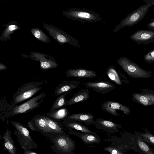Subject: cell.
<instances>
[{
  "label": "cell",
  "mask_w": 154,
  "mask_h": 154,
  "mask_svg": "<svg viewBox=\"0 0 154 154\" xmlns=\"http://www.w3.org/2000/svg\"><path fill=\"white\" fill-rule=\"evenodd\" d=\"M28 125L33 131L40 132L49 139L58 135H67L61 125L57 121L44 116H36L29 121Z\"/></svg>",
  "instance_id": "1"
},
{
  "label": "cell",
  "mask_w": 154,
  "mask_h": 154,
  "mask_svg": "<svg viewBox=\"0 0 154 154\" xmlns=\"http://www.w3.org/2000/svg\"><path fill=\"white\" fill-rule=\"evenodd\" d=\"M117 62L127 74L131 78L148 79L152 76V72L151 70L143 69L125 57H119Z\"/></svg>",
  "instance_id": "2"
},
{
  "label": "cell",
  "mask_w": 154,
  "mask_h": 154,
  "mask_svg": "<svg viewBox=\"0 0 154 154\" xmlns=\"http://www.w3.org/2000/svg\"><path fill=\"white\" fill-rule=\"evenodd\" d=\"M16 130L14 132L20 146L24 150H30L38 148V146L30 136L29 130L20 122L11 121Z\"/></svg>",
  "instance_id": "3"
},
{
  "label": "cell",
  "mask_w": 154,
  "mask_h": 154,
  "mask_svg": "<svg viewBox=\"0 0 154 154\" xmlns=\"http://www.w3.org/2000/svg\"><path fill=\"white\" fill-rule=\"evenodd\" d=\"M152 7L149 4L140 6L122 19L113 30V32H116L123 28L131 27L137 24L143 19L149 8Z\"/></svg>",
  "instance_id": "4"
},
{
  "label": "cell",
  "mask_w": 154,
  "mask_h": 154,
  "mask_svg": "<svg viewBox=\"0 0 154 154\" xmlns=\"http://www.w3.org/2000/svg\"><path fill=\"white\" fill-rule=\"evenodd\" d=\"M63 14L72 20L83 22H96L102 20L101 17L95 11L82 8H71L63 11Z\"/></svg>",
  "instance_id": "5"
},
{
  "label": "cell",
  "mask_w": 154,
  "mask_h": 154,
  "mask_svg": "<svg viewBox=\"0 0 154 154\" xmlns=\"http://www.w3.org/2000/svg\"><path fill=\"white\" fill-rule=\"evenodd\" d=\"M43 82H31L21 86L14 94L12 104L15 105L35 95L40 90Z\"/></svg>",
  "instance_id": "6"
},
{
  "label": "cell",
  "mask_w": 154,
  "mask_h": 154,
  "mask_svg": "<svg viewBox=\"0 0 154 154\" xmlns=\"http://www.w3.org/2000/svg\"><path fill=\"white\" fill-rule=\"evenodd\" d=\"M44 28L54 40L59 44H69L77 48H80L79 41L66 32L50 24L43 23Z\"/></svg>",
  "instance_id": "7"
},
{
  "label": "cell",
  "mask_w": 154,
  "mask_h": 154,
  "mask_svg": "<svg viewBox=\"0 0 154 154\" xmlns=\"http://www.w3.org/2000/svg\"><path fill=\"white\" fill-rule=\"evenodd\" d=\"M49 139L52 143L50 148L56 154H69L74 148V143L67 135H58Z\"/></svg>",
  "instance_id": "8"
},
{
  "label": "cell",
  "mask_w": 154,
  "mask_h": 154,
  "mask_svg": "<svg viewBox=\"0 0 154 154\" xmlns=\"http://www.w3.org/2000/svg\"><path fill=\"white\" fill-rule=\"evenodd\" d=\"M22 56L25 58H29L33 60L40 63V68L43 70H47L56 68L58 66L55 59L52 56L39 52H31L30 54L27 55L21 54Z\"/></svg>",
  "instance_id": "9"
},
{
  "label": "cell",
  "mask_w": 154,
  "mask_h": 154,
  "mask_svg": "<svg viewBox=\"0 0 154 154\" xmlns=\"http://www.w3.org/2000/svg\"><path fill=\"white\" fill-rule=\"evenodd\" d=\"M46 95L45 92H43L24 103L14 106L11 115H13L24 113L39 107L40 104L43 101V98Z\"/></svg>",
  "instance_id": "10"
},
{
  "label": "cell",
  "mask_w": 154,
  "mask_h": 154,
  "mask_svg": "<svg viewBox=\"0 0 154 154\" xmlns=\"http://www.w3.org/2000/svg\"><path fill=\"white\" fill-rule=\"evenodd\" d=\"M86 88H89L102 95L107 94L115 89L114 84L106 81H98L94 82H88L82 83Z\"/></svg>",
  "instance_id": "11"
},
{
  "label": "cell",
  "mask_w": 154,
  "mask_h": 154,
  "mask_svg": "<svg viewBox=\"0 0 154 154\" xmlns=\"http://www.w3.org/2000/svg\"><path fill=\"white\" fill-rule=\"evenodd\" d=\"M132 99L134 102L143 106H148L154 105V91L147 88L141 89L140 93L132 94Z\"/></svg>",
  "instance_id": "12"
},
{
  "label": "cell",
  "mask_w": 154,
  "mask_h": 154,
  "mask_svg": "<svg viewBox=\"0 0 154 154\" xmlns=\"http://www.w3.org/2000/svg\"><path fill=\"white\" fill-rule=\"evenodd\" d=\"M101 108L102 110L115 116L120 115L117 112V110L121 111L126 115H129L131 112L129 108L127 106L118 102L110 100L105 101L102 103Z\"/></svg>",
  "instance_id": "13"
},
{
  "label": "cell",
  "mask_w": 154,
  "mask_h": 154,
  "mask_svg": "<svg viewBox=\"0 0 154 154\" xmlns=\"http://www.w3.org/2000/svg\"><path fill=\"white\" fill-rule=\"evenodd\" d=\"M138 44H147L154 42V32L150 30H138L130 36Z\"/></svg>",
  "instance_id": "14"
},
{
  "label": "cell",
  "mask_w": 154,
  "mask_h": 154,
  "mask_svg": "<svg viewBox=\"0 0 154 154\" xmlns=\"http://www.w3.org/2000/svg\"><path fill=\"white\" fill-rule=\"evenodd\" d=\"M106 72L109 79L119 86L127 84L129 82L127 77L112 66L107 69Z\"/></svg>",
  "instance_id": "15"
},
{
  "label": "cell",
  "mask_w": 154,
  "mask_h": 154,
  "mask_svg": "<svg viewBox=\"0 0 154 154\" xmlns=\"http://www.w3.org/2000/svg\"><path fill=\"white\" fill-rule=\"evenodd\" d=\"M66 75L69 78H92L97 76L95 71L82 68L69 69L66 71Z\"/></svg>",
  "instance_id": "16"
},
{
  "label": "cell",
  "mask_w": 154,
  "mask_h": 154,
  "mask_svg": "<svg viewBox=\"0 0 154 154\" xmlns=\"http://www.w3.org/2000/svg\"><path fill=\"white\" fill-rule=\"evenodd\" d=\"M11 133V132L8 128L1 137L3 142V149L7 151L9 154H17V148L12 139Z\"/></svg>",
  "instance_id": "17"
},
{
  "label": "cell",
  "mask_w": 154,
  "mask_h": 154,
  "mask_svg": "<svg viewBox=\"0 0 154 154\" xmlns=\"http://www.w3.org/2000/svg\"><path fill=\"white\" fill-rule=\"evenodd\" d=\"M94 116L89 112L73 114L67 116L63 120L71 119L83 122L87 125L94 124Z\"/></svg>",
  "instance_id": "18"
},
{
  "label": "cell",
  "mask_w": 154,
  "mask_h": 154,
  "mask_svg": "<svg viewBox=\"0 0 154 154\" xmlns=\"http://www.w3.org/2000/svg\"><path fill=\"white\" fill-rule=\"evenodd\" d=\"M81 83L80 80H66L58 85L55 89L54 95L61 94L77 88Z\"/></svg>",
  "instance_id": "19"
},
{
  "label": "cell",
  "mask_w": 154,
  "mask_h": 154,
  "mask_svg": "<svg viewBox=\"0 0 154 154\" xmlns=\"http://www.w3.org/2000/svg\"><path fill=\"white\" fill-rule=\"evenodd\" d=\"M94 124L97 128L109 132L118 131V128H121L122 126L121 125L110 120L100 118L96 119Z\"/></svg>",
  "instance_id": "20"
},
{
  "label": "cell",
  "mask_w": 154,
  "mask_h": 154,
  "mask_svg": "<svg viewBox=\"0 0 154 154\" xmlns=\"http://www.w3.org/2000/svg\"><path fill=\"white\" fill-rule=\"evenodd\" d=\"M89 92V90L87 88L81 90L75 94L70 99L66 100L64 106L74 105L88 99L90 97Z\"/></svg>",
  "instance_id": "21"
},
{
  "label": "cell",
  "mask_w": 154,
  "mask_h": 154,
  "mask_svg": "<svg viewBox=\"0 0 154 154\" xmlns=\"http://www.w3.org/2000/svg\"><path fill=\"white\" fill-rule=\"evenodd\" d=\"M2 27H5V28L0 37V41H7L8 40H10L11 35L15 31L20 29V27L17 23L14 21H10L8 23L2 26Z\"/></svg>",
  "instance_id": "22"
},
{
  "label": "cell",
  "mask_w": 154,
  "mask_h": 154,
  "mask_svg": "<svg viewBox=\"0 0 154 154\" xmlns=\"http://www.w3.org/2000/svg\"><path fill=\"white\" fill-rule=\"evenodd\" d=\"M62 123L69 129H73L86 134L94 133V132L84 125L81 122L71 119H66L64 120Z\"/></svg>",
  "instance_id": "23"
},
{
  "label": "cell",
  "mask_w": 154,
  "mask_h": 154,
  "mask_svg": "<svg viewBox=\"0 0 154 154\" xmlns=\"http://www.w3.org/2000/svg\"><path fill=\"white\" fill-rule=\"evenodd\" d=\"M134 142L135 148L140 154H154L151 147L136 134L134 138Z\"/></svg>",
  "instance_id": "24"
},
{
  "label": "cell",
  "mask_w": 154,
  "mask_h": 154,
  "mask_svg": "<svg viewBox=\"0 0 154 154\" xmlns=\"http://www.w3.org/2000/svg\"><path fill=\"white\" fill-rule=\"evenodd\" d=\"M30 32L38 40L45 43H48L51 41L49 37L41 29L38 28H33Z\"/></svg>",
  "instance_id": "25"
},
{
  "label": "cell",
  "mask_w": 154,
  "mask_h": 154,
  "mask_svg": "<svg viewBox=\"0 0 154 154\" xmlns=\"http://www.w3.org/2000/svg\"><path fill=\"white\" fill-rule=\"evenodd\" d=\"M71 92L70 91H67L58 96L53 104L49 112H52L64 106L66 100L65 96L66 94Z\"/></svg>",
  "instance_id": "26"
},
{
  "label": "cell",
  "mask_w": 154,
  "mask_h": 154,
  "mask_svg": "<svg viewBox=\"0 0 154 154\" xmlns=\"http://www.w3.org/2000/svg\"><path fill=\"white\" fill-rule=\"evenodd\" d=\"M50 112L49 117L54 120L64 119L69 114L67 109L65 108L57 109Z\"/></svg>",
  "instance_id": "27"
},
{
  "label": "cell",
  "mask_w": 154,
  "mask_h": 154,
  "mask_svg": "<svg viewBox=\"0 0 154 154\" xmlns=\"http://www.w3.org/2000/svg\"><path fill=\"white\" fill-rule=\"evenodd\" d=\"M143 129L144 133L135 131V134L139 136L146 143L154 146V135L146 128H143Z\"/></svg>",
  "instance_id": "28"
},
{
  "label": "cell",
  "mask_w": 154,
  "mask_h": 154,
  "mask_svg": "<svg viewBox=\"0 0 154 154\" xmlns=\"http://www.w3.org/2000/svg\"><path fill=\"white\" fill-rule=\"evenodd\" d=\"M81 138L84 143L88 144L98 143L100 141L96 137L86 133L82 134Z\"/></svg>",
  "instance_id": "29"
},
{
  "label": "cell",
  "mask_w": 154,
  "mask_h": 154,
  "mask_svg": "<svg viewBox=\"0 0 154 154\" xmlns=\"http://www.w3.org/2000/svg\"><path fill=\"white\" fill-rule=\"evenodd\" d=\"M143 59L144 60L149 64L154 63V49L146 53L144 55Z\"/></svg>",
  "instance_id": "30"
},
{
  "label": "cell",
  "mask_w": 154,
  "mask_h": 154,
  "mask_svg": "<svg viewBox=\"0 0 154 154\" xmlns=\"http://www.w3.org/2000/svg\"><path fill=\"white\" fill-rule=\"evenodd\" d=\"M104 149L109 152L111 154H124L119 149L115 147H107L104 148Z\"/></svg>",
  "instance_id": "31"
},
{
  "label": "cell",
  "mask_w": 154,
  "mask_h": 154,
  "mask_svg": "<svg viewBox=\"0 0 154 154\" xmlns=\"http://www.w3.org/2000/svg\"><path fill=\"white\" fill-rule=\"evenodd\" d=\"M147 26L149 30L154 32V18L150 20V22L147 25Z\"/></svg>",
  "instance_id": "32"
},
{
  "label": "cell",
  "mask_w": 154,
  "mask_h": 154,
  "mask_svg": "<svg viewBox=\"0 0 154 154\" xmlns=\"http://www.w3.org/2000/svg\"><path fill=\"white\" fill-rule=\"evenodd\" d=\"M146 4H150L151 6L154 5V0H143Z\"/></svg>",
  "instance_id": "33"
},
{
  "label": "cell",
  "mask_w": 154,
  "mask_h": 154,
  "mask_svg": "<svg viewBox=\"0 0 154 154\" xmlns=\"http://www.w3.org/2000/svg\"><path fill=\"white\" fill-rule=\"evenodd\" d=\"M23 154H38L30 150H24Z\"/></svg>",
  "instance_id": "34"
},
{
  "label": "cell",
  "mask_w": 154,
  "mask_h": 154,
  "mask_svg": "<svg viewBox=\"0 0 154 154\" xmlns=\"http://www.w3.org/2000/svg\"><path fill=\"white\" fill-rule=\"evenodd\" d=\"M7 68V67L6 66L0 62V70L1 71L5 70Z\"/></svg>",
  "instance_id": "35"
},
{
  "label": "cell",
  "mask_w": 154,
  "mask_h": 154,
  "mask_svg": "<svg viewBox=\"0 0 154 154\" xmlns=\"http://www.w3.org/2000/svg\"><path fill=\"white\" fill-rule=\"evenodd\" d=\"M151 150L154 153V149H153L152 148H151Z\"/></svg>",
  "instance_id": "36"
},
{
  "label": "cell",
  "mask_w": 154,
  "mask_h": 154,
  "mask_svg": "<svg viewBox=\"0 0 154 154\" xmlns=\"http://www.w3.org/2000/svg\"><path fill=\"white\" fill-rule=\"evenodd\" d=\"M152 11H153V12L154 13V7L152 8ZM153 17L154 18V16Z\"/></svg>",
  "instance_id": "37"
}]
</instances>
